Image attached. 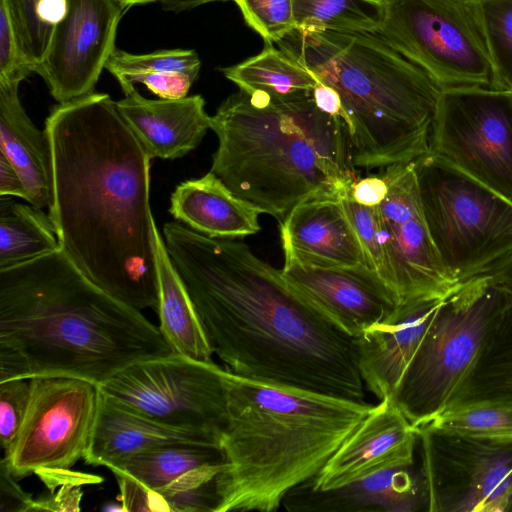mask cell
Segmentation results:
<instances>
[{"label": "cell", "mask_w": 512, "mask_h": 512, "mask_svg": "<svg viewBox=\"0 0 512 512\" xmlns=\"http://www.w3.org/2000/svg\"><path fill=\"white\" fill-rule=\"evenodd\" d=\"M153 240L158 274V328L175 354L211 362L213 351L204 327L156 225Z\"/></svg>", "instance_id": "obj_25"}, {"label": "cell", "mask_w": 512, "mask_h": 512, "mask_svg": "<svg viewBox=\"0 0 512 512\" xmlns=\"http://www.w3.org/2000/svg\"><path fill=\"white\" fill-rule=\"evenodd\" d=\"M31 395L30 379L0 381V442L3 456L10 453L24 422Z\"/></svg>", "instance_id": "obj_38"}, {"label": "cell", "mask_w": 512, "mask_h": 512, "mask_svg": "<svg viewBox=\"0 0 512 512\" xmlns=\"http://www.w3.org/2000/svg\"><path fill=\"white\" fill-rule=\"evenodd\" d=\"M116 105L151 159L185 156L200 144L211 125L201 95L154 100L134 89Z\"/></svg>", "instance_id": "obj_21"}, {"label": "cell", "mask_w": 512, "mask_h": 512, "mask_svg": "<svg viewBox=\"0 0 512 512\" xmlns=\"http://www.w3.org/2000/svg\"><path fill=\"white\" fill-rule=\"evenodd\" d=\"M283 253L284 278L353 339L399 306L395 293L370 266H321Z\"/></svg>", "instance_id": "obj_16"}, {"label": "cell", "mask_w": 512, "mask_h": 512, "mask_svg": "<svg viewBox=\"0 0 512 512\" xmlns=\"http://www.w3.org/2000/svg\"><path fill=\"white\" fill-rule=\"evenodd\" d=\"M312 97L316 106L321 111L340 118L344 124L345 112L336 90L318 80L316 86L312 90Z\"/></svg>", "instance_id": "obj_45"}, {"label": "cell", "mask_w": 512, "mask_h": 512, "mask_svg": "<svg viewBox=\"0 0 512 512\" xmlns=\"http://www.w3.org/2000/svg\"><path fill=\"white\" fill-rule=\"evenodd\" d=\"M226 463L190 470L168 485L150 490V511L217 512V479Z\"/></svg>", "instance_id": "obj_33"}, {"label": "cell", "mask_w": 512, "mask_h": 512, "mask_svg": "<svg viewBox=\"0 0 512 512\" xmlns=\"http://www.w3.org/2000/svg\"><path fill=\"white\" fill-rule=\"evenodd\" d=\"M429 152L512 203V92L441 91Z\"/></svg>", "instance_id": "obj_11"}, {"label": "cell", "mask_w": 512, "mask_h": 512, "mask_svg": "<svg viewBox=\"0 0 512 512\" xmlns=\"http://www.w3.org/2000/svg\"><path fill=\"white\" fill-rule=\"evenodd\" d=\"M225 374L213 361L173 353L134 363L99 388L134 413L208 433L221 442L228 418Z\"/></svg>", "instance_id": "obj_10"}, {"label": "cell", "mask_w": 512, "mask_h": 512, "mask_svg": "<svg viewBox=\"0 0 512 512\" xmlns=\"http://www.w3.org/2000/svg\"><path fill=\"white\" fill-rule=\"evenodd\" d=\"M20 82L0 81V152L18 171L31 205L50 208L53 198V164L46 131L39 130L23 108Z\"/></svg>", "instance_id": "obj_24"}, {"label": "cell", "mask_w": 512, "mask_h": 512, "mask_svg": "<svg viewBox=\"0 0 512 512\" xmlns=\"http://www.w3.org/2000/svg\"><path fill=\"white\" fill-rule=\"evenodd\" d=\"M443 301L444 298H423L401 304L384 322L354 338L362 380L380 401L393 400Z\"/></svg>", "instance_id": "obj_18"}, {"label": "cell", "mask_w": 512, "mask_h": 512, "mask_svg": "<svg viewBox=\"0 0 512 512\" xmlns=\"http://www.w3.org/2000/svg\"><path fill=\"white\" fill-rule=\"evenodd\" d=\"M31 395L16 441L2 460L17 479L70 470L89 448L99 385L65 376L30 379Z\"/></svg>", "instance_id": "obj_12"}, {"label": "cell", "mask_w": 512, "mask_h": 512, "mask_svg": "<svg viewBox=\"0 0 512 512\" xmlns=\"http://www.w3.org/2000/svg\"><path fill=\"white\" fill-rule=\"evenodd\" d=\"M0 196L21 198L29 202V193L16 168L0 152Z\"/></svg>", "instance_id": "obj_44"}, {"label": "cell", "mask_w": 512, "mask_h": 512, "mask_svg": "<svg viewBox=\"0 0 512 512\" xmlns=\"http://www.w3.org/2000/svg\"><path fill=\"white\" fill-rule=\"evenodd\" d=\"M124 10L117 0H68L67 12L36 71L58 103L95 92L116 49L117 28Z\"/></svg>", "instance_id": "obj_15"}, {"label": "cell", "mask_w": 512, "mask_h": 512, "mask_svg": "<svg viewBox=\"0 0 512 512\" xmlns=\"http://www.w3.org/2000/svg\"><path fill=\"white\" fill-rule=\"evenodd\" d=\"M10 17L24 60L36 73L53 33L65 16L68 0H0Z\"/></svg>", "instance_id": "obj_32"}, {"label": "cell", "mask_w": 512, "mask_h": 512, "mask_svg": "<svg viewBox=\"0 0 512 512\" xmlns=\"http://www.w3.org/2000/svg\"><path fill=\"white\" fill-rule=\"evenodd\" d=\"M247 26L264 40L277 43L295 29L293 0H233Z\"/></svg>", "instance_id": "obj_37"}, {"label": "cell", "mask_w": 512, "mask_h": 512, "mask_svg": "<svg viewBox=\"0 0 512 512\" xmlns=\"http://www.w3.org/2000/svg\"><path fill=\"white\" fill-rule=\"evenodd\" d=\"M416 433L426 511L512 512V442Z\"/></svg>", "instance_id": "obj_13"}, {"label": "cell", "mask_w": 512, "mask_h": 512, "mask_svg": "<svg viewBox=\"0 0 512 512\" xmlns=\"http://www.w3.org/2000/svg\"><path fill=\"white\" fill-rule=\"evenodd\" d=\"M480 3L496 66L498 90L512 92V0Z\"/></svg>", "instance_id": "obj_35"}, {"label": "cell", "mask_w": 512, "mask_h": 512, "mask_svg": "<svg viewBox=\"0 0 512 512\" xmlns=\"http://www.w3.org/2000/svg\"><path fill=\"white\" fill-rule=\"evenodd\" d=\"M295 28L309 31L377 33L382 0H293Z\"/></svg>", "instance_id": "obj_31"}, {"label": "cell", "mask_w": 512, "mask_h": 512, "mask_svg": "<svg viewBox=\"0 0 512 512\" xmlns=\"http://www.w3.org/2000/svg\"><path fill=\"white\" fill-rule=\"evenodd\" d=\"M172 443L221 444L211 434L167 426L134 413L107 398L100 390L95 425L84 461L109 469L133 454Z\"/></svg>", "instance_id": "obj_22"}, {"label": "cell", "mask_w": 512, "mask_h": 512, "mask_svg": "<svg viewBox=\"0 0 512 512\" xmlns=\"http://www.w3.org/2000/svg\"><path fill=\"white\" fill-rule=\"evenodd\" d=\"M388 193L378 211L389 261L390 287L399 305L445 298L458 284L446 274L421 205L414 162L385 168Z\"/></svg>", "instance_id": "obj_14"}, {"label": "cell", "mask_w": 512, "mask_h": 512, "mask_svg": "<svg viewBox=\"0 0 512 512\" xmlns=\"http://www.w3.org/2000/svg\"><path fill=\"white\" fill-rule=\"evenodd\" d=\"M35 499L17 483L6 463L0 461V512H32Z\"/></svg>", "instance_id": "obj_42"}, {"label": "cell", "mask_w": 512, "mask_h": 512, "mask_svg": "<svg viewBox=\"0 0 512 512\" xmlns=\"http://www.w3.org/2000/svg\"><path fill=\"white\" fill-rule=\"evenodd\" d=\"M34 73L24 60L5 6L0 3V81H23Z\"/></svg>", "instance_id": "obj_40"}, {"label": "cell", "mask_w": 512, "mask_h": 512, "mask_svg": "<svg viewBox=\"0 0 512 512\" xmlns=\"http://www.w3.org/2000/svg\"><path fill=\"white\" fill-rule=\"evenodd\" d=\"M220 70L240 90L269 97L311 92L318 82L311 71L273 44H265L257 55Z\"/></svg>", "instance_id": "obj_28"}, {"label": "cell", "mask_w": 512, "mask_h": 512, "mask_svg": "<svg viewBox=\"0 0 512 512\" xmlns=\"http://www.w3.org/2000/svg\"><path fill=\"white\" fill-rule=\"evenodd\" d=\"M53 164L49 217L62 251L99 288L158 307L151 157L106 93L54 106L45 121Z\"/></svg>", "instance_id": "obj_2"}, {"label": "cell", "mask_w": 512, "mask_h": 512, "mask_svg": "<svg viewBox=\"0 0 512 512\" xmlns=\"http://www.w3.org/2000/svg\"><path fill=\"white\" fill-rule=\"evenodd\" d=\"M490 275L508 295L512 304V256L494 269Z\"/></svg>", "instance_id": "obj_46"}, {"label": "cell", "mask_w": 512, "mask_h": 512, "mask_svg": "<svg viewBox=\"0 0 512 512\" xmlns=\"http://www.w3.org/2000/svg\"><path fill=\"white\" fill-rule=\"evenodd\" d=\"M169 212L177 221L212 238H242L261 229V211L235 195L211 171L181 182L171 194Z\"/></svg>", "instance_id": "obj_23"}, {"label": "cell", "mask_w": 512, "mask_h": 512, "mask_svg": "<svg viewBox=\"0 0 512 512\" xmlns=\"http://www.w3.org/2000/svg\"><path fill=\"white\" fill-rule=\"evenodd\" d=\"M388 193V183L384 174L358 178L350 187V196L365 206H378Z\"/></svg>", "instance_id": "obj_43"}, {"label": "cell", "mask_w": 512, "mask_h": 512, "mask_svg": "<svg viewBox=\"0 0 512 512\" xmlns=\"http://www.w3.org/2000/svg\"><path fill=\"white\" fill-rule=\"evenodd\" d=\"M510 304L490 274L460 284L444 298L393 397L414 428L458 400Z\"/></svg>", "instance_id": "obj_7"}, {"label": "cell", "mask_w": 512, "mask_h": 512, "mask_svg": "<svg viewBox=\"0 0 512 512\" xmlns=\"http://www.w3.org/2000/svg\"><path fill=\"white\" fill-rule=\"evenodd\" d=\"M415 430L512 442V400L457 402L437 412Z\"/></svg>", "instance_id": "obj_29"}, {"label": "cell", "mask_w": 512, "mask_h": 512, "mask_svg": "<svg viewBox=\"0 0 512 512\" xmlns=\"http://www.w3.org/2000/svg\"><path fill=\"white\" fill-rule=\"evenodd\" d=\"M195 80L189 75L173 72H147L117 79L124 95L134 90L136 83H140L160 99L186 97Z\"/></svg>", "instance_id": "obj_39"}, {"label": "cell", "mask_w": 512, "mask_h": 512, "mask_svg": "<svg viewBox=\"0 0 512 512\" xmlns=\"http://www.w3.org/2000/svg\"><path fill=\"white\" fill-rule=\"evenodd\" d=\"M117 1L122 6L123 9H127L134 5L153 3V2H158L159 0H117Z\"/></svg>", "instance_id": "obj_48"}, {"label": "cell", "mask_w": 512, "mask_h": 512, "mask_svg": "<svg viewBox=\"0 0 512 512\" xmlns=\"http://www.w3.org/2000/svg\"><path fill=\"white\" fill-rule=\"evenodd\" d=\"M415 428L392 399L381 400L330 457L304 482L314 491L340 488L377 472L414 464Z\"/></svg>", "instance_id": "obj_17"}, {"label": "cell", "mask_w": 512, "mask_h": 512, "mask_svg": "<svg viewBox=\"0 0 512 512\" xmlns=\"http://www.w3.org/2000/svg\"><path fill=\"white\" fill-rule=\"evenodd\" d=\"M341 201L368 263L390 287L391 272L378 206H365L357 203L350 196V191L341 197Z\"/></svg>", "instance_id": "obj_36"}, {"label": "cell", "mask_w": 512, "mask_h": 512, "mask_svg": "<svg viewBox=\"0 0 512 512\" xmlns=\"http://www.w3.org/2000/svg\"><path fill=\"white\" fill-rule=\"evenodd\" d=\"M276 45L338 93L354 166L387 168L429 152L442 90L377 34L295 28Z\"/></svg>", "instance_id": "obj_6"}, {"label": "cell", "mask_w": 512, "mask_h": 512, "mask_svg": "<svg viewBox=\"0 0 512 512\" xmlns=\"http://www.w3.org/2000/svg\"><path fill=\"white\" fill-rule=\"evenodd\" d=\"M226 463L220 446L172 443L133 454L111 466L114 476H126L150 490L160 489L195 468Z\"/></svg>", "instance_id": "obj_26"}, {"label": "cell", "mask_w": 512, "mask_h": 512, "mask_svg": "<svg viewBox=\"0 0 512 512\" xmlns=\"http://www.w3.org/2000/svg\"><path fill=\"white\" fill-rule=\"evenodd\" d=\"M102 481L101 477L83 474L78 478L62 483L57 491L47 497L35 499L33 511H79L82 499V486Z\"/></svg>", "instance_id": "obj_41"}, {"label": "cell", "mask_w": 512, "mask_h": 512, "mask_svg": "<svg viewBox=\"0 0 512 512\" xmlns=\"http://www.w3.org/2000/svg\"><path fill=\"white\" fill-rule=\"evenodd\" d=\"M60 249L49 215L30 203L0 196V269L23 264Z\"/></svg>", "instance_id": "obj_27"}, {"label": "cell", "mask_w": 512, "mask_h": 512, "mask_svg": "<svg viewBox=\"0 0 512 512\" xmlns=\"http://www.w3.org/2000/svg\"><path fill=\"white\" fill-rule=\"evenodd\" d=\"M218 139L211 172L279 224L305 200L344 196L359 178L342 120L312 91L286 97L239 89L211 116Z\"/></svg>", "instance_id": "obj_4"}, {"label": "cell", "mask_w": 512, "mask_h": 512, "mask_svg": "<svg viewBox=\"0 0 512 512\" xmlns=\"http://www.w3.org/2000/svg\"><path fill=\"white\" fill-rule=\"evenodd\" d=\"M377 35L442 90H498L481 3L475 0H382Z\"/></svg>", "instance_id": "obj_9"}, {"label": "cell", "mask_w": 512, "mask_h": 512, "mask_svg": "<svg viewBox=\"0 0 512 512\" xmlns=\"http://www.w3.org/2000/svg\"><path fill=\"white\" fill-rule=\"evenodd\" d=\"M173 353L140 310L95 285L61 248L0 269V381L65 376L100 386Z\"/></svg>", "instance_id": "obj_3"}, {"label": "cell", "mask_w": 512, "mask_h": 512, "mask_svg": "<svg viewBox=\"0 0 512 512\" xmlns=\"http://www.w3.org/2000/svg\"><path fill=\"white\" fill-rule=\"evenodd\" d=\"M512 400V304L492 331L483 354L455 402Z\"/></svg>", "instance_id": "obj_30"}, {"label": "cell", "mask_w": 512, "mask_h": 512, "mask_svg": "<svg viewBox=\"0 0 512 512\" xmlns=\"http://www.w3.org/2000/svg\"><path fill=\"white\" fill-rule=\"evenodd\" d=\"M413 162L432 241L455 284L512 256L510 201L431 152Z\"/></svg>", "instance_id": "obj_8"}, {"label": "cell", "mask_w": 512, "mask_h": 512, "mask_svg": "<svg viewBox=\"0 0 512 512\" xmlns=\"http://www.w3.org/2000/svg\"><path fill=\"white\" fill-rule=\"evenodd\" d=\"M475 1L481 2L482 0H475Z\"/></svg>", "instance_id": "obj_49"}, {"label": "cell", "mask_w": 512, "mask_h": 512, "mask_svg": "<svg viewBox=\"0 0 512 512\" xmlns=\"http://www.w3.org/2000/svg\"><path fill=\"white\" fill-rule=\"evenodd\" d=\"M282 505L290 512H415L426 510V491L413 464L326 491L302 483L287 493Z\"/></svg>", "instance_id": "obj_19"}, {"label": "cell", "mask_w": 512, "mask_h": 512, "mask_svg": "<svg viewBox=\"0 0 512 512\" xmlns=\"http://www.w3.org/2000/svg\"><path fill=\"white\" fill-rule=\"evenodd\" d=\"M226 1L233 0H159L158 2L164 10L178 13L208 3Z\"/></svg>", "instance_id": "obj_47"}, {"label": "cell", "mask_w": 512, "mask_h": 512, "mask_svg": "<svg viewBox=\"0 0 512 512\" xmlns=\"http://www.w3.org/2000/svg\"><path fill=\"white\" fill-rule=\"evenodd\" d=\"M217 512H272L313 478L373 405L225 374Z\"/></svg>", "instance_id": "obj_5"}, {"label": "cell", "mask_w": 512, "mask_h": 512, "mask_svg": "<svg viewBox=\"0 0 512 512\" xmlns=\"http://www.w3.org/2000/svg\"><path fill=\"white\" fill-rule=\"evenodd\" d=\"M279 227L283 251L304 262L321 266H370L341 196L305 200L292 209Z\"/></svg>", "instance_id": "obj_20"}, {"label": "cell", "mask_w": 512, "mask_h": 512, "mask_svg": "<svg viewBox=\"0 0 512 512\" xmlns=\"http://www.w3.org/2000/svg\"><path fill=\"white\" fill-rule=\"evenodd\" d=\"M200 67V58L192 49L158 50L145 54L115 49L105 69L116 79L147 72L182 73L197 79Z\"/></svg>", "instance_id": "obj_34"}, {"label": "cell", "mask_w": 512, "mask_h": 512, "mask_svg": "<svg viewBox=\"0 0 512 512\" xmlns=\"http://www.w3.org/2000/svg\"><path fill=\"white\" fill-rule=\"evenodd\" d=\"M169 257L229 372L365 402L354 339L243 242L179 221L163 226Z\"/></svg>", "instance_id": "obj_1"}]
</instances>
